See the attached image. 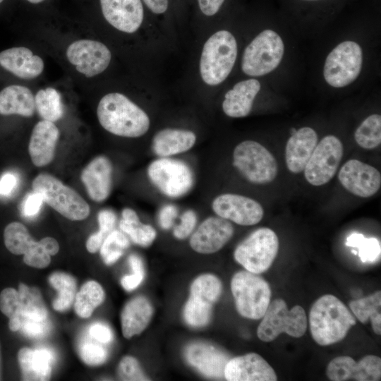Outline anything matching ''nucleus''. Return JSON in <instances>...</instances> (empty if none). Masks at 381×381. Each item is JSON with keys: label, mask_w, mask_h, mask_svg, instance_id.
<instances>
[{"label": "nucleus", "mask_w": 381, "mask_h": 381, "mask_svg": "<svg viewBox=\"0 0 381 381\" xmlns=\"http://www.w3.org/2000/svg\"><path fill=\"white\" fill-rule=\"evenodd\" d=\"M97 114L100 125L118 136L138 138L145 135L150 128L147 114L119 92L105 95L98 104Z\"/></svg>", "instance_id": "f257e3e1"}, {"label": "nucleus", "mask_w": 381, "mask_h": 381, "mask_svg": "<svg viewBox=\"0 0 381 381\" xmlns=\"http://www.w3.org/2000/svg\"><path fill=\"white\" fill-rule=\"evenodd\" d=\"M355 318L337 297L325 294L317 299L309 312V325L313 340L320 346H328L344 339Z\"/></svg>", "instance_id": "f03ea898"}, {"label": "nucleus", "mask_w": 381, "mask_h": 381, "mask_svg": "<svg viewBox=\"0 0 381 381\" xmlns=\"http://www.w3.org/2000/svg\"><path fill=\"white\" fill-rule=\"evenodd\" d=\"M238 53L237 42L231 32L221 30L205 42L200 59V74L203 82L215 86L231 72Z\"/></svg>", "instance_id": "7ed1b4c3"}, {"label": "nucleus", "mask_w": 381, "mask_h": 381, "mask_svg": "<svg viewBox=\"0 0 381 381\" xmlns=\"http://www.w3.org/2000/svg\"><path fill=\"white\" fill-rule=\"evenodd\" d=\"M0 310L8 318L12 332L20 330L25 322L46 321L48 318L40 291L23 283L19 284L18 290L8 287L1 291Z\"/></svg>", "instance_id": "20e7f679"}, {"label": "nucleus", "mask_w": 381, "mask_h": 381, "mask_svg": "<svg viewBox=\"0 0 381 381\" xmlns=\"http://www.w3.org/2000/svg\"><path fill=\"white\" fill-rule=\"evenodd\" d=\"M231 290L241 316L252 320L262 318L272 295L263 278L246 270L238 272L231 280Z\"/></svg>", "instance_id": "39448f33"}, {"label": "nucleus", "mask_w": 381, "mask_h": 381, "mask_svg": "<svg viewBox=\"0 0 381 381\" xmlns=\"http://www.w3.org/2000/svg\"><path fill=\"white\" fill-rule=\"evenodd\" d=\"M32 188L42 195L47 204L68 219L80 221L90 214L87 202L75 190L52 175H37Z\"/></svg>", "instance_id": "423d86ee"}, {"label": "nucleus", "mask_w": 381, "mask_h": 381, "mask_svg": "<svg viewBox=\"0 0 381 381\" xmlns=\"http://www.w3.org/2000/svg\"><path fill=\"white\" fill-rule=\"evenodd\" d=\"M262 318L257 335L264 342L272 341L282 333L295 338L301 337L308 325L304 309L299 305L288 309L286 302L281 298L270 303Z\"/></svg>", "instance_id": "0eeeda50"}, {"label": "nucleus", "mask_w": 381, "mask_h": 381, "mask_svg": "<svg viewBox=\"0 0 381 381\" xmlns=\"http://www.w3.org/2000/svg\"><path fill=\"white\" fill-rule=\"evenodd\" d=\"M284 44L278 33L265 30L245 48L242 71L249 76H262L274 71L282 60Z\"/></svg>", "instance_id": "6e6552de"}, {"label": "nucleus", "mask_w": 381, "mask_h": 381, "mask_svg": "<svg viewBox=\"0 0 381 381\" xmlns=\"http://www.w3.org/2000/svg\"><path fill=\"white\" fill-rule=\"evenodd\" d=\"M279 249V239L271 229H256L236 248L234 257L246 271L258 274L267 271Z\"/></svg>", "instance_id": "1a4fd4ad"}, {"label": "nucleus", "mask_w": 381, "mask_h": 381, "mask_svg": "<svg viewBox=\"0 0 381 381\" xmlns=\"http://www.w3.org/2000/svg\"><path fill=\"white\" fill-rule=\"evenodd\" d=\"M233 164L248 181L257 184L270 183L278 171L272 154L259 143L250 140L236 146Z\"/></svg>", "instance_id": "9d476101"}, {"label": "nucleus", "mask_w": 381, "mask_h": 381, "mask_svg": "<svg viewBox=\"0 0 381 381\" xmlns=\"http://www.w3.org/2000/svg\"><path fill=\"white\" fill-rule=\"evenodd\" d=\"M363 64V51L354 41L347 40L337 45L327 55L323 75L328 85L343 87L358 77Z\"/></svg>", "instance_id": "9b49d317"}, {"label": "nucleus", "mask_w": 381, "mask_h": 381, "mask_svg": "<svg viewBox=\"0 0 381 381\" xmlns=\"http://www.w3.org/2000/svg\"><path fill=\"white\" fill-rule=\"evenodd\" d=\"M147 174L151 182L165 195L179 198L186 194L193 184L189 166L176 159L162 157L150 163Z\"/></svg>", "instance_id": "f8f14e48"}, {"label": "nucleus", "mask_w": 381, "mask_h": 381, "mask_svg": "<svg viewBox=\"0 0 381 381\" xmlns=\"http://www.w3.org/2000/svg\"><path fill=\"white\" fill-rule=\"evenodd\" d=\"M344 155L341 140L333 135L317 144L304 169L306 181L315 186L328 183L336 174Z\"/></svg>", "instance_id": "ddd939ff"}, {"label": "nucleus", "mask_w": 381, "mask_h": 381, "mask_svg": "<svg viewBox=\"0 0 381 381\" xmlns=\"http://www.w3.org/2000/svg\"><path fill=\"white\" fill-rule=\"evenodd\" d=\"M66 57L79 73L86 77H93L107 69L111 54L108 47L100 42L79 40L68 47Z\"/></svg>", "instance_id": "4468645a"}, {"label": "nucleus", "mask_w": 381, "mask_h": 381, "mask_svg": "<svg viewBox=\"0 0 381 381\" xmlns=\"http://www.w3.org/2000/svg\"><path fill=\"white\" fill-rule=\"evenodd\" d=\"M4 240L6 248L14 255H23V262L30 267L42 269L51 262V256L20 222H13L5 227Z\"/></svg>", "instance_id": "2eb2a0df"}, {"label": "nucleus", "mask_w": 381, "mask_h": 381, "mask_svg": "<svg viewBox=\"0 0 381 381\" xmlns=\"http://www.w3.org/2000/svg\"><path fill=\"white\" fill-rule=\"evenodd\" d=\"M326 375L332 381H377L381 377V359L367 355L357 363L348 356H337L327 365Z\"/></svg>", "instance_id": "dca6fc26"}, {"label": "nucleus", "mask_w": 381, "mask_h": 381, "mask_svg": "<svg viewBox=\"0 0 381 381\" xmlns=\"http://www.w3.org/2000/svg\"><path fill=\"white\" fill-rule=\"evenodd\" d=\"M212 207L219 217L242 226L255 225L264 215V210L258 202L234 193L218 195L214 199Z\"/></svg>", "instance_id": "f3484780"}, {"label": "nucleus", "mask_w": 381, "mask_h": 381, "mask_svg": "<svg viewBox=\"0 0 381 381\" xmlns=\"http://www.w3.org/2000/svg\"><path fill=\"white\" fill-rule=\"evenodd\" d=\"M338 179L349 192L361 198L373 196L381 186L379 171L357 159L347 161L340 169Z\"/></svg>", "instance_id": "a211bd4d"}, {"label": "nucleus", "mask_w": 381, "mask_h": 381, "mask_svg": "<svg viewBox=\"0 0 381 381\" xmlns=\"http://www.w3.org/2000/svg\"><path fill=\"white\" fill-rule=\"evenodd\" d=\"M99 4L104 19L119 31L133 33L143 23L145 6L142 0H99Z\"/></svg>", "instance_id": "6ab92c4d"}, {"label": "nucleus", "mask_w": 381, "mask_h": 381, "mask_svg": "<svg viewBox=\"0 0 381 381\" xmlns=\"http://www.w3.org/2000/svg\"><path fill=\"white\" fill-rule=\"evenodd\" d=\"M234 234L232 224L220 217L207 218L193 234L190 246L201 254H211L222 248Z\"/></svg>", "instance_id": "aec40b11"}, {"label": "nucleus", "mask_w": 381, "mask_h": 381, "mask_svg": "<svg viewBox=\"0 0 381 381\" xmlns=\"http://www.w3.org/2000/svg\"><path fill=\"white\" fill-rule=\"evenodd\" d=\"M224 377L229 381H276L272 367L259 354L249 353L229 359Z\"/></svg>", "instance_id": "412c9836"}, {"label": "nucleus", "mask_w": 381, "mask_h": 381, "mask_svg": "<svg viewBox=\"0 0 381 381\" xmlns=\"http://www.w3.org/2000/svg\"><path fill=\"white\" fill-rule=\"evenodd\" d=\"M185 358L188 363L204 376L222 378L229 356L214 346L195 342L186 346Z\"/></svg>", "instance_id": "4be33fe9"}, {"label": "nucleus", "mask_w": 381, "mask_h": 381, "mask_svg": "<svg viewBox=\"0 0 381 381\" xmlns=\"http://www.w3.org/2000/svg\"><path fill=\"white\" fill-rule=\"evenodd\" d=\"M0 68L18 78L30 80L42 73L44 61L27 47H13L0 52Z\"/></svg>", "instance_id": "5701e85b"}, {"label": "nucleus", "mask_w": 381, "mask_h": 381, "mask_svg": "<svg viewBox=\"0 0 381 381\" xmlns=\"http://www.w3.org/2000/svg\"><path fill=\"white\" fill-rule=\"evenodd\" d=\"M59 131L54 122L42 120L34 126L28 145L33 164L44 167L54 159Z\"/></svg>", "instance_id": "b1692460"}, {"label": "nucleus", "mask_w": 381, "mask_h": 381, "mask_svg": "<svg viewBox=\"0 0 381 381\" xmlns=\"http://www.w3.org/2000/svg\"><path fill=\"white\" fill-rule=\"evenodd\" d=\"M112 165L105 156L94 158L82 171L80 178L89 197L95 202L106 200L111 189Z\"/></svg>", "instance_id": "393cba45"}, {"label": "nucleus", "mask_w": 381, "mask_h": 381, "mask_svg": "<svg viewBox=\"0 0 381 381\" xmlns=\"http://www.w3.org/2000/svg\"><path fill=\"white\" fill-rule=\"evenodd\" d=\"M317 144V133L310 127H302L292 133L285 149L288 169L294 174L303 171Z\"/></svg>", "instance_id": "a878e982"}, {"label": "nucleus", "mask_w": 381, "mask_h": 381, "mask_svg": "<svg viewBox=\"0 0 381 381\" xmlns=\"http://www.w3.org/2000/svg\"><path fill=\"white\" fill-rule=\"evenodd\" d=\"M260 87V82L255 78L241 80L235 84L224 95L222 102L224 114L232 118L248 116Z\"/></svg>", "instance_id": "bb28decb"}, {"label": "nucleus", "mask_w": 381, "mask_h": 381, "mask_svg": "<svg viewBox=\"0 0 381 381\" xmlns=\"http://www.w3.org/2000/svg\"><path fill=\"white\" fill-rule=\"evenodd\" d=\"M18 360L23 380L42 381L50 378L54 356L49 349L23 347L18 351Z\"/></svg>", "instance_id": "cd10ccee"}, {"label": "nucleus", "mask_w": 381, "mask_h": 381, "mask_svg": "<svg viewBox=\"0 0 381 381\" xmlns=\"http://www.w3.org/2000/svg\"><path fill=\"white\" fill-rule=\"evenodd\" d=\"M153 314V307L145 296H139L129 301L121 314L123 336L130 339L140 334L149 325Z\"/></svg>", "instance_id": "c85d7f7f"}, {"label": "nucleus", "mask_w": 381, "mask_h": 381, "mask_svg": "<svg viewBox=\"0 0 381 381\" xmlns=\"http://www.w3.org/2000/svg\"><path fill=\"white\" fill-rule=\"evenodd\" d=\"M35 111V97L23 85L11 84L0 90V115L33 116Z\"/></svg>", "instance_id": "c756f323"}, {"label": "nucleus", "mask_w": 381, "mask_h": 381, "mask_svg": "<svg viewBox=\"0 0 381 381\" xmlns=\"http://www.w3.org/2000/svg\"><path fill=\"white\" fill-rule=\"evenodd\" d=\"M195 141V134L191 131L164 128L155 133L152 145L157 155L166 157L188 151Z\"/></svg>", "instance_id": "7c9ffc66"}, {"label": "nucleus", "mask_w": 381, "mask_h": 381, "mask_svg": "<svg viewBox=\"0 0 381 381\" xmlns=\"http://www.w3.org/2000/svg\"><path fill=\"white\" fill-rule=\"evenodd\" d=\"M119 228L133 243L143 247L150 246L156 238V231L150 225L140 222L136 212L131 208H124Z\"/></svg>", "instance_id": "2f4dec72"}, {"label": "nucleus", "mask_w": 381, "mask_h": 381, "mask_svg": "<svg viewBox=\"0 0 381 381\" xmlns=\"http://www.w3.org/2000/svg\"><path fill=\"white\" fill-rule=\"evenodd\" d=\"M349 307L356 318L362 323H366L370 320L372 328L376 334H381V292L375 293L351 301Z\"/></svg>", "instance_id": "473e14b6"}, {"label": "nucleus", "mask_w": 381, "mask_h": 381, "mask_svg": "<svg viewBox=\"0 0 381 381\" xmlns=\"http://www.w3.org/2000/svg\"><path fill=\"white\" fill-rule=\"evenodd\" d=\"M104 298V291L98 282H85L75 294L73 302L75 313L83 318H89Z\"/></svg>", "instance_id": "72a5a7b5"}, {"label": "nucleus", "mask_w": 381, "mask_h": 381, "mask_svg": "<svg viewBox=\"0 0 381 381\" xmlns=\"http://www.w3.org/2000/svg\"><path fill=\"white\" fill-rule=\"evenodd\" d=\"M49 284L58 291L52 307L56 311H65L73 305L76 294V281L64 272H54L49 277Z\"/></svg>", "instance_id": "f704fd0d"}, {"label": "nucleus", "mask_w": 381, "mask_h": 381, "mask_svg": "<svg viewBox=\"0 0 381 381\" xmlns=\"http://www.w3.org/2000/svg\"><path fill=\"white\" fill-rule=\"evenodd\" d=\"M35 109L43 120L55 122L64 116L61 95L54 88L40 90L35 96Z\"/></svg>", "instance_id": "c9c22d12"}, {"label": "nucleus", "mask_w": 381, "mask_h": 381, "mask_svg": "<svg viewBox=\"0 0 381 381\" xmlns=\"http://www.w3.org/2000/svg\"><path fill=\"white\" fill-rule=\"evenodd\" d=\"M222 284L220 279L212 274L198 276L192 282L190 296L213 305L220 297Z\"/></svg>", "instance_id": "e433bc0d"}, {"label": "nucleus", "mask_w": 381, "mask_h": 381, "mask_svg": "<svg viewBox=\"0 0 381 381\" xmlns=\"http://www.w3.org/2000/svg\"><path fill=\"white\" fill-rule=\"evenodd\" d=\"M357 144L364 149H373L381 143V116L372 114L363 120L354 133Z\"/></svg>", "instance_id": "4c0bfd02"}, {"label": "nucleus", "mask_w": 381, "mask_h": 381, "mask_svg": "<svg viewBox=\"0 0 381 381\" xmlns=\"http://www.w3.org/2000/svg\"><path fill=\"white\" fill-rule=\"evenodd\" d=\"M129 246V240L123 232L113 230L105 238L99 249L104 262L107 265L114 264Z\"/></svg>", "instance_id": "58836bf2"}, {"label": "nucleus", "mask_w": 381, "mask_h": 381, "mask_svg": "<svg viewBox=\"0 0 381 381\" xmlns=\"http://www.w3.org/2000/svg\"><path fill=\"white\" fill-rule=\"evenodd\" d=\"M212 306L193 296H189L183 308V318L186 322L193 327H202L210 320Z\"/></svg>", "instance_id": "ea45409f"}, {"label": "nucleus", "mask_w": 381, "mask_h": 381, "mask_svg": "<svg viewBox=\"0 0 381 381\" xmlns=\"http://www.w3.org/2000/svg\"><path fill=\"white\" fill-rule=\"evenodd\" d=\"M346 246L358 249L362 262H374L380 256V244L375 238H365L363 234L354 233L346 238Z\"/></svg>", "instance_id": "a19ab883"}, {"label": "nucleus", "mask_w": 381, "mask_h": 381, "mask_svg": "<svg viewBox=\"0 0 381 381\" xmlns=\"http://www.w3.org/2000/svg\"><path fill=\"white\" fill-rule=\"evenodd\" d=\"M92 339L82 343L78 353L81 360L87 365L95 366L102 364L107 358V351L103 344Z\"/></svg>", "instance_id": "79ce46f5"}, {"label": "nucleus", "mask_w": 381, "mask_h": 381, "mask_svg": "<svg viewBox=\"0 0 381 381\" xmlns=\"http://www.w3.org/2000/svg\"><path fill=\"white\" fill-rule=\"evenodd\" d=\"M128 263L133 273L123 276L121 279L122 287L127 291L135 289L143 282L145 277V269L141 258L135 254L128 257Z\"/></svg>", "instance_id": "37998d69"}, {"label": "nucleus", "mask_w": 381, "mask_h": 381, "mask_svg": "<svg viewBox=\"0 0 381 381\" xmlns=\"http://www.w3.org/2000/svg\"><path fill=\"white\" fill-rule=\"evenodd\" d=\"M118 375L122 380H148L138 360L130 356H124L118 366Z\"/></svg>", "instance_id": "c03bdc74"}, {"label": "nucleus", "mask_w": 381, "mask_h": 381, "mask_svg": "<svg viewBox=\"0 0 381 381\" xmlns=\"http://www.w3.org/2000/svg\"><path fill=\"white\" fill-rule=\"evenodd\" d=\"M197 222V216L194 211L189 210L183 213L181 223L175 226L174 235L176 238L184 239L193 231Z\"/></svg>", "instance_id": "a18cd8bd"}, {"label": "nucleus", "mask_w": 381, "mask_h": 381, "mask_svg": "<svg viewBox=\"0 0 381 381\" xmlns=\"http://www.w3.org/2000/svg\"><path fill=\"white\" fill-rule=\"evenodd\" d=\"M44 202L43 197L40 193L33 191L28 193L21 205L23 215L28 218L36 217L39 214Z\"/></svg>", "instance_id": "49530a36"}, {"label": "nucleus", "mask_w": 381, "mask_h": 381, "mask_svg": "<svg viewBox=\"0 0 381 381\" xmlns=\"http://www.w3.org/2000/svg\"><path fill=\"white\" fill-rule=\"evenodd\" d=\"M49 328V322L46 321H28L24 322L20 330L30 338H40L47 334Z\"/></svg>", "instance_id": "de8ad7c7"}, {"label": "nucleus", "mask_w": 381, "mask_h": 381, "mask_svg": "<svg viewBox=\"0 0 381 381\" xmlns=\"http://www.w3.org/2000/svg\"><path fill=\"white\" fill-rule=\"evenodd\" d=\"M90 336L96 341L107 344L113 339V333L109 326L104 323L96 322L92 324L89 328Z\"/></svg>", "instance_id": "09e8293b"}, {"label": "nucleus", "mask_w": 381, "mask_h": 381, "mask_svg": "<svg viewBox=\"0 0 381 381\" xmlns=\"http://www.w3.org/2000/svg\"><path fill=\"white\" fill-rule=\"evenodd\" d=\"M226 0H195L197 8L200 14L210 18L217 15Z\"/></svg>", "instance_id": "8fccbe9b"}, {"label": "nucleus", "mask_w": 381, "mask_h": 381, "mask_svg": "<svg viewBox=\"0 0 381 381\" xmlns=\"http://www.w3.org/2000/svg\"><path fill=\"white\" fill-rule=\"evenodd\" d=\"M97 220L99 226V230L107 236L114 230L116 216L111 210H102L98 213Z\"/></svg>", "instance_id": "3c124183"}, {"label": "nucleus", "mask_w": 381, "mask_h": 381, "mask_svg": "<svg viewBox=\"0 0 381 381\" xmlns=\"http://www.w3.org/2000/svg\"><path fill=\"white\" fill-rule=\"evenodd\" d=\"M177 214L178 210L176 206L166 205L162 207L158 215V221L160 226L164 229H170Z\"/></svg>", "instance_id": "603ef678"}, {"label": "nucleus", "mask_w": 381, "mask_h": 381, "mask_svg": "<svg viewBox=\"0 0 381 381\" xmlns=\"http://www.w3.org/2000/svg\"><path fill=\"white\" fill-rule=\"evenodd\" d=\"M17 176L12 172L5 173L0 179V195L8 196L18 185Z\"/></svg>", "instance_id": "864d4df0"}, {"label": "nucleus", "mask_w": 381, "mask_h": 381, "mask_svg": "<svg viewBox=\"0 0 381 381\" xmlns=\"http://www.w3.org/2000/svg\"><path fill=\"white\" fill-rule=\"evenodd\" d=\"M107 236V235L99 230L90 236L86 241V248L88 252L91 253L97 252Z\"/></svg>", "instance_id": "5fc2aeb1"}, {"label": "nucleus", "mask_w": 381, "mask_h": 381, "mask_svg": "<svg viewBox=\"0 0 381 381\" xmlns=\"http://www.w3.org/2000/svg\"><path fill=\"white\" fill-rule=\"evenodd\" d=\"M39 241L44 250L50 256L56 255L59 250V245L57 241L52 237H44Z\"/></svg>", "instance_id": "6e6d98bb"}, {"label": "nucleus", "mask_w": 381, "mask_h": 381, "mask_svg": "<svg viewBox=\"0 0 381 381\" xmlns=\"http://www.w3.org/2000/svg\"><path fill=\"white\" fill-rule=\"evenodd\" d=\"M31 4H40L45 0H26Z\"/></svg>", "instance_id": "4d7b16f0"}, {"label": "nucleus", "mask_w": 381, "mask_h": 381, "mask_svg": "<svg viewBox=\"0 0 381 381\" xmlns=\"http://www.w3.org/2000/svg\"><path fill=\"white\" fill-rule=\"evenodd\" d=\"M351 252L354 254V255H357V251L354 249L351 250Z\"/></svg>", "instance_id": "13d9d810"}, {"label": "nucleus", "mask_w": 381, "mask_h": 381, "mask_svg": "<svg viewBox=\"0 0 381 381\" xmlns=\"http://www.w3.org/2000/svg\"><path fill=\"white\" fill-rule=\"evenodd\" d=\"M0 380H1V352H0Z\"/></svg>", "instance_id": "bf43d9fd"}, {"label": "nucleus", "mask_w": 381, "mask_h": 381, "mask_svg": "<svg viewBox=\"0 0 381 381\" xmlns=\"http://www.w3.org/2000/svg\"><path fill=\"white\" fill-rule=\"evenodd\" d=\"M4 0H0V4L3 3Z\"/></svg>", "instance_id": "052dcab7"}, {"label": "nucleus", "mask_w": 381, "mask_h": 381, "mask_svg": "<svg viewBox=\"0 0 381 381\" xmlns=\"http://www.w3.org/2000/svg\"><path fill=\"white\" fill-rule=\"evenodd\" d=\"M309 1H313V0H309Z\"/></svg>", "instance_id": "680f3d73"}]
</instances>
